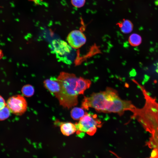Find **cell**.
<instances>
[{"mask_svg": "<svg viewBox=\"0 0 158 158\" xmlns=\"http://www.w3.org/2000/svg\"><path fill=\"white\" fill-rule=\"evenodd\" d=\"M57 79L60 88L55 96L60 105L68 109L77 104L78 95L83 94L91 84L89 80L78 77L73 73L64 72L60 73Z\"/></svg>", "mask_w": 158, "mask_h": 158, "instance_id": "1", "label": "cell"}, {"mask_svg": "<svg viewBox=\"0 0 158 158\" xmlns=\"http://www.w3.org/2000/svg\"><path fill=\"white\" fill-rule=\"evenodd\" d=\"M104 91L101 104L100 112L116 113L121 116L126 111L130 110L133 113L135 112L137 109L131 102L121 99L115 90L107 87Z\"/></svg>", "mask_w": 158, "mask_h": 158, "instance_id": "2", "label": "cell"}, {"mask_svg": "<svg viewBox=\"0 0 158 158\" xmlns=\"http://www.w3.org/2000/svg\"><path fill=\"white\" fill-rule=\"evenodd\" d=\"M75 124L76 133L80 137L84 136L85 133L90 136L93 135L97 128L102 126V122L98 119L96 114L87 112L79 122Z\"/></svg>", "mask_w": 158, "mask_h": 158, "instance_id": "3", "label": "cell"}, {"mask_svg": "<svg viewBox=\"0 0 158 158\" xmlns=\"http://www.w3.org/2000/svg\"><path fill=\"white\" fill-rule=\"evenodd\" d=\"M6 106L11 112L17 115H21L26 111L28 105L24 97L18 95L10 97L7 101Z\"/></svg>", "mask_w": 158, "mask_h": 158, "instance_id": "4", "label": "cell"}, {"mask_svg": "<svg viewBox=\"0 0 158 158\" xmlns=\"http://www.w3.org/2000/svg\"><path fill=\"white\" fill-rule=\"evenodd\" d=\"M54 50L57 56V58H63L65 61L67 63H71L67 56L70 54L72 50V47L63 41L54 40L52 42Z\"/></svg>", "mask_w": 158, "mask_h": 158, "instance_id": "5", "label": "cell"}, {"mask_svg": "<svg viewBox=\"0 0 158 158\" xmlns=\"http://www.w3.org/2000/svg\"><path fill=\"white\" fill-rule=\"evenodd\" d=\"M67 40L70 46L75 49L79 48L86 43V39L85 35L80 30H74L68 35Z\"/></svg>", "mask_w": 158, "mask_h": 158, "instance_id": "6", "label": "cell"}, {"mask_svg": "<svg viewBox=\"0 0 158 158\" xmlns=\"http://www.w3.org/2000/svg\"><path fill=\"white\" fill-rule=\"evenodd\" d=\"M44 86L51 94L55 96L60 90V84L57 78H51L44 81Z\"/></svg>", "mask_w": 158, "mask_h": 158, "instance_id": "7", "label": "cell"}, {"mask_svg": "<svg viewBox=\"0 0 158 158\" xmlns=\"http://www.w3.org/2000/svg\"><path fill=\"white\" fill-rule=\"evenodd\" d=\"M59 125L61 133L65 136H69L76 131L75 124L71 122H61Z\"/></svg>", "mask_w": 158, "mask_h": 158, "instance_id": "8", "label": "cell"}, {"mask_svg": "<svg viewBox=\"0 0 158 158\" xmlns=\"http://www.w3.org/2000/svg\"><path fill=\"white\" fill-rule=\"evenodd\" d=\"M121 31L125 34L129 33L132 32L133 25L132 22L127 19H124L121 22L117 23Z\"/></svg>", "mask_w": 158, "mask_h": 158, "instance_id": "9", "label": "cell"}, {"mask_svg": "<svg viewBox=\"0 0 158 158\" xmlns=\"http://www.w3.org/2000/svg\"><path fill=\"white\" fill-rule=\"evenodd\" d=\"M86 112H85L83 109L82 108L75 107L71 111V115L73 119L78 120L82 117Z\"/></svg>", "mask_w": 158, "mask_h": 158, "instance_id": "10", "label": "cell"}, {"mask_svg": "<svg viewBox=\"0 0 158 158\" xmlns=\"http://www.w3.org/2000/svg\"><path fill=\"white\" fill-rule=\"evenodd\" d=\"M130 44L133 46H137L140 45L142 41L141 36L136 33L132 34L128 39Z\"/></svg>", "mask_w": 158, "mask_h": 158, "instance_id": "11", "label": "cell"}, {"mask_svg": "<svg viewBox=\"0 0 158 158\" xmlns=\"http://www.w3.org/2000/svg\"><path fill=\"white\" fill-rule=\"evenodd\" d=\"M21 92L23 95L28 97L32 96L35 92L33 87L30 85H24L22 88Z\"/></svg>", "mask_w": 158, "mask_h": 158, "instance_id": "12", "label": "cell"}, {"mask_svg": "<svg viewBox=\"0 0 158 158\" xmlns=\"http://www.w3.org/2000/svg\"><path fill=\"white\" fill-rule=\"evenodd\" d=\"M10 112L7 106L0 110V120H4L8 118L10 115Z\"/></svg>", "mask_w": 158, "mask_h": 158, "instance_id": "13", "label": "cell"}, {"mask_svg": "<svg viewBox=\"0 0 158 158\" xmlns=\"http://www.w3.org/2000/svg\"><path fill=\"white\" fill-rule=\"evenodd\" d=\"M71 2L74 7L80 8L85 4V0H71Z\"/></svg>", "mask_w": 158, "mask_h": 158, "instance_id": "14", "label": "cell"}, {"mask_svg": "<svg viewBox=\"0 0 158 158\" xmlns=\"http://www.w3.org/2000/svg\"><path fill=\"white\" fill-rule=\"evenodd\" d=\"M6 106V103L4 99L0 95V110L3 109Z\"/></svg>", "mask_w": 158, "mask_h": 158, "instance_id": "15", "label": "cell"}, {"mask_svg": "<svg viewBox=\"0 0 158 158\" xmlns=\"http://www.w3.org/2000/svg\"><path fill=\"white\" fill-rule=\"evenodd\" d=\"M110 152L113 154H114L116 157H117V158H121V157H119L114 152H112L111 151H109ZM152 158L150 156V157L149 158Z\"/></svg>", "mask_w": 158, "mask_h": 158, "instance_id": "16", "label": "cell"}, {"mask_svg": "<svg viewBox=\"0 0 158 158\" xmlns=\"http://www.w3.org/2000/svg\"><path fill=\"white\" fill-rule=\"evenodd\" d=\"M3 56V54L2 50L0 48V59H1Z\"/></svg>", "mask_w": 158, "mask_h": 158, "instance_id": "17", "label": "cell"}, {"mask_svg": "<svg viewBox=\"0 0 158 158\" xmlns=\"http://www.w3.org/2000/svg\"><path fill=\"white\" fill-rule=\"evenodd\" d=\"M156 71H157V72L158 73V66H157V69L156 70Z\"/></svg>", "mask_w": 158, "mask_h": 158, "instance_id": "18", "label": "cell"}]
</instances>
